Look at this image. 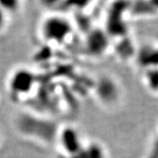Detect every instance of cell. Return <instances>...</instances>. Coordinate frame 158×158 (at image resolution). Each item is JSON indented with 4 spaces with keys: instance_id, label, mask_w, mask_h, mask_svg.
Wrapping results in <instances>:
<instances>
[{
    "instance_id": "cell-2",
    "label": "cell",
    "mask_w": 158,
    "mask_h": 158,
    "mask_svg": "<svg viewBox=\"0 0 158 158\" xmlns=\"http://www.w3.org/2000/svg\"><path fill=\"white\" fill-rule=\"evenodd\" d=\"M36 84L34 74L26 68L16 69L8 80L9 92L17 97H24L32 92Z\"/></svg>"
},
{
    "instance_id": "cell-1",
    "label": "cell",
    "mask_w": 158,
    "mask_h": 158,
    "mask_svg": "<svg viewBox=\"0 0 158 158\" xmlns=\"http://www.w3.org/2000/svg\"><path fill=\"white\" fill-rule=\"evenodd\" d=\"M72 25L67 18L60 14H52L40 24V34L43 40L52 44H62L72 34Z\"/></svg>"
},
{
    "instance_id": "cell-6",
    "label": "cell",
    "mask_w": 158,
    "mask_h": 158,
    "mask_svg": "<svg viewBox=\"0 0 158 158\" xmlns=\"http://www.w3.org/2000/svg\"><path fill=\"white\" fill-rule=\"evenodd\" d=\"M6 22H7V13L0 6V31L5 28Z\"/></svg>"
},
{
    "instance_id": "cell-3",
    "label": "cell",
    "mask_w": 158,
    "mask_h": 158,
    "mask_svg": "<svg viewBox=\"0 0 158 158\" xmlns=\"http://www.w3.org/2000/svg\"><path fill=\"white\" fill-rule=\"evenodd\" d=\"M96 93L104 105H114L120 99L121 89L117 80L110 76H103L96 84Z\"/></svg>"
},
{
    "instance_id": "cell-4",
    "label": "cell",
    "mask_w": 158,
    "mask_h": 158,
    "mask_svg": "<svg viewBox=\"0 0 158 158\" xmlns=\"http://www.w3.org/2000/svg\"><path fill=\"white\" fill-rule=\"evenodd\" d=\"M58 137L62 149L71 157H75L85 145L81 133L74 127L62 128Z\"/></svg>"
},
{
    "instance_id": "cell-5",
    "label": "cell",
    "mask_w": 158,
    "mask_h": 158,
    "mask_svg": "<svg viewBox=\"0 0 158 158\" xmlns=\"http://www.w3.org/2000/svg\"><path fill=\"white\" fill-rule=\"evenodd\" d=\"M73 158H106L105 149L97 142L85 143L81 151Z\"/></svg>"
}]
</instances>
